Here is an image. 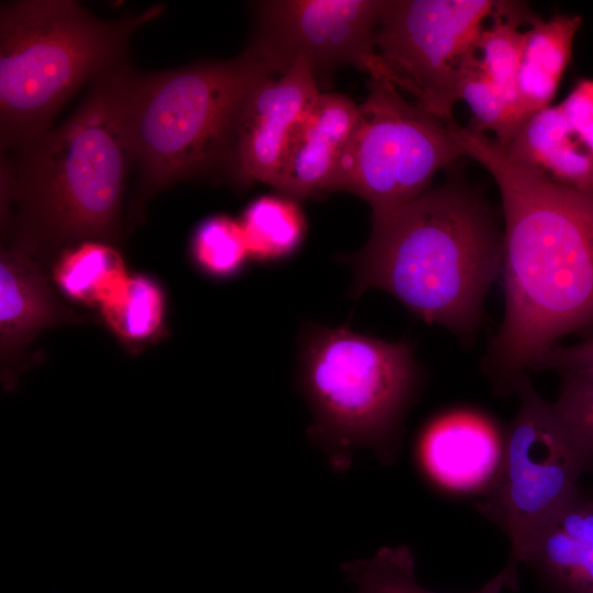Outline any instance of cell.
<instances>
[{
    "instance_id": "6da1fadb",
    "label": "cell",
    "mask_w": 593,
    "mask_h": 593,
    "mask_svg": "<svg viewBox=\"0 0 593 593\" xmlns=\"http://www.w3.org/2000/svg\"><path fill=\"white\" fill-rule=\"evenodd\" d=\"M451 130L501 194L505 312L482 365L497 392L511 393L559 338L593 327V189L548 180L484 133Z\"/></svg>"
},
{
    "instance_id": "7a4b0ae2",
    "label": "cell",
    "mask_w": 593,
    "mask_h": 593,
    "mask_svg": "<svg viewBox=\"0 0 593 593\" xmlns=\"http://www.w3.org/2000/svg\"><path fill=\"white\" fill-rule=\"evenodd\" d=\"M128 65L103 75L58 127L1 155V227L13 245L47 264L94 240L118 245L133 156L125 114Z\"/></svg>"
},
{
    "instance_id": "3957f363",
    "label": "cell",
    "mask_w": 593,
    "mask_h": 593,
    "mask_svg": "<svg viewBox=\"0 0 593 593\" xmlns=\"http://www.w3.org/2000/svg\"><path fill=\"white\" fill-rule=\"evenodd\" d=\"M372 220L365 247L347 257L351 295L382 289L424 322L470 340L502 271L503 233L490 208L472 191L445 184Z\"/></svg>"
},
{
    "instance_id": "277c9868",
    "label": "cell",
    "mask_w": 593,
    "mask_h": 593,
    "mask_svg": "<svg viewBox=\"0 0 593 593\" xmlns=\"http://www.w3.org/2000/svg\"><path fill=\"white\" fill-rule=\"evenodd\" d=\"M275 75L247 46L226 60L125 72V114L137 187L132 217L175 183L222 177L234 123L249 91Z\"/></svg>"
},
{
    "instance_id": "5b68a950",
    "label": "cell",
    "mask_w": 593,
    "mask_h": 593,
    "mask_svg": "<svg viewBox=\"0 0 593 593\" xmlns=\"http://www.w3.org/2000/svg\"><path fill=\"white\" fill-rule=\"evenodd\" d=\"M164 11L102 20L71 0H18L0 8V148L51 128L83 83L127 66L132 34Z\"/></svg>"
},
{
    "instance_id": "8992f818",
    "label": "cell",
    "mask_w": 593,
    "mask_h": 593,
    "mask_svg": "<svg viewBox=\"0 0 593 593\" xmlns=\"http://www.w3.org/2000/svg\"><path fill=\"white\" fill-rule=\"evenodd\" d=\"M299 382L313 412L309 436L336 471L349 468L356 447L372 448L383 465L394 462L421 387L410 343L346 325L312 326L302 339Z\"/></svg>"
},
{
    "instance_id": "52a82bcc",
    "label": "cell",
    "mask_w": 593,
    "mask_h": 593,
    "mask_svg": "<svg viewBox=\"0 0 593 593\" xmlns=\"http://www.w3.org/2000/svg\"><path fill=\"white\" fill-rule=\"evenodd\" d=\"M516 392L519 406L503 439L499 468L481 492L477 510L510 541L504 568L518 582V568L547 523L567 504L593 452L568 427L553 403L544 400L527 376Z\"/></svg>"
},
{
    "instance_id": "ba28073f",
    "label": "cell",
    "mask_w": 593,
    "mask_h": 593,
    "mask_svg": "<svg viewBox=\"0 0 593 593\" xmlns=\"http://www.w3.org/2000/svg\"><path fill=\"white\" fill-rule=\"evenodd\" d=\"M450 124L406 100L393 85L371 78L329 191L360 197L372 217L401 208L428 190L440 169L463 157Z\"/></svg>"
},
{
    "instance_id": "9c48e42d",
    "label": "cell",
    "mask_w": 593,
    "mask_h": 593,
    "mask_svg": "<svg viewBox=\"0 0 593 593\" xmlns=\"http://www.w3.org/2000/svg\"><path fill=\"white\" fill-rule=\"evenodd\" d=\"M508 1L385 0L374 46L373 79L410 93L446 123L460 100L462 74L482 31Z\"/></svg>"
},
{
    "instance_id": "30bf717a",
    "label": "cell",
    "mask_w": 593,
    "mask_h": 593,
    "mask_svg": "<svg viewBox=\"0 0 593 593\" xmlns=\"http://www.w3.org/2000/svg\"><path fill=\"white\" fill-rule=\"evenodd\" d=\"M385 0H272L254 3L248 46L273 75L298 59L310 66L320 87L337 67L378 71L374 37Z\"/></svg>"
},
{
    "instance_id": "8fae6325",
    "label": "cell",
    "mask_w": 593,
    "mask_h": 593,
    "mask_svg": "<svg viewBox=\"0 0 593 593\" xmlns=\"http://www.w3.org/2000/svg\"><path fill=\"white\" fill-rule=\"evenodd\" d=\"M321 94L303 59L278 79L259 81L236 116L222 177L236 188L258 181L275 187L292 139Z\"/></svg>"
},
{
    "instance_id": "7c38bea8",
    "label": "cell",
    "mask_w": 593,
    "mask_h": 593,
    "mask_svg": "<svg viewBox=\"0 0 593 593\" xmlns=\"http://www.w3.org/2000/svg\"><path fill=\"white\" fill-rule=\"evenodd\" d=\"M81 318L54 293L42 265L13 245L0 254V357L5 390L18 385L22 357L44 329Z\"/></svg>"
},
{
    "instance_id": "4fadbf2b",
    "label": "cell",
    "mask_w": 593,
    "mask_h": 593,
    "mask_svg": "<svg viewBox=\"0 0 593 593\" xmlns=\"http://www.w3.org/2000/svg\"><path fill=\"white\" fill-rule=\"evenodd\" d=\"M357 112L358 105L349 97L321 92L292 139L273 188L293 200L329 191Z\"/></svg>"
},
{
    "instance_id": "5bb4252c",
    "label": "cell",
    "mask_w": 593,
    "mask_h": 593,
    "mask_svg": "<svg viewBox=\"0 0 593 593\" xmlns=\"http://www.w3.org/2000/svg\"><path fill=\"white\" fill-rule=\"evenodd\" d=\"M503 440L493 425L472 413H456L433 422L419 441V458L437 484L456 491L480 490L493 479Z\"/></svg>"
},
{
    "instance_id": "9a60e30c",
    "label": "cell",
    "mask_w": 593,
    "mask_h": 593,
    "mask_svg": "<svg viewBox=\"0 0 593 593\" xmlns=\"http://www.w3.org/2000/svg\"><path fill=\"white\" fill-rule=\"evenodd\" d=\"M522 564L549 593H593V496L579 488L538 534Z\"/></svg>"
},
{
    "instance_id": "2e32d148",
    "label": "cell",
    "mask_w": 593,
    "mask_h": 593,
    "mask_svg": "<svg viewBox=\"0 0 593 593\" xmlns=\"http://www.w3.org/2000/svg\"><path fill=\"white\" fill-rule=\"evenodd\" d=\"M502 148L512 160L550 181L593 189V155L569 124L560 104L530 116Z\"/></svg>"
},
{
    "instance_id": "e0dca14e",
    "label": "cell",
    "mask_w": 593,
    "mask_h": 593,
    "mask_svg": "<svg viewBox=\"0 0 593 593\" xmlns=\"http://www.w3.org/2000/svg\"><path fill=\"white\" fill-rule=\"evenodd\" d=\"M582 19L556 14L536 16L523 31V48L516 79L517 118L521 127L538 111L551 105L572 55Z\"/></svg>"
},
{
    "instance_id": "ac0fdd59",
    "label": "cell",
    "mask_w": 593,
    "mask_h": 593,
    "mask_svg": "<svg viewBox=\"0 0 593 593\" xmlns=\"http://www.w3.org/2000/svg\"><path fill=\"white\" fill-rule=\"evenodd\" d=\"M52 277L69 299L100 309L116 302L130 280L116 247L94 240L61 251L53 262Z\"/></svg>"
},
{
    "instance_id": "d6986e66",
    "label": "cell",
    "mask_w": 593,
    "mask_h": 593,
    "mask_svg": "<svg viewBox=\"0 0 593 593\" xmlns=\"http://www.w3.org/2000/svg\"><path fill=\"white\" fill-rule=\"evenodd\" d=\"M342 570L354 593H437L423 586L415 575V558L405 545L382 547L368 559L343 563ZM519 585L503 568L482 586L467 593H502L507 589L518 590Z\"/></svg>"
},
{
    "instance_id": "ffe728a7",
    "label": "cell",
    "mask_w": 593,
    "mask_h": 593,
    "mask_svg": "<svg viewBox=\"0 0 593 593\" xmlns=\"http://www.w3.org/2000/svg\"><path fill=\"white\" fill-rule=\"evenodd\" d=\"M239 223L249 257L257 260H276L290 255L301 243L305 230L300 208L284 195L255 199Z\"/></svg>"
},
{
    "instance_id": "44dd1931",
    "label": "cell",
    "mask_w": 593,
    "mask_h": 593,
    "mask_svg": "<svg viewBox=\"0 0 593 593\" xmlns=\"http://www.w3.org/2000/svg\"><path fill=\"white\" fill-rule=\"evenodd\" d=\"M534 18L525 4L508 1L506 8L486 24L477 46L480 66L512 105L518 130L516 79L523 48L519 26L523 22L530 23Z\"/></svg>"
},
{
    "instance_id": "7402d4cb",
    "label": "cell",
    "mask_w": 593,
    "mask_h": 593,
    "mask_svg": "<svg viewBox=\"0 0 593 593\" xmlns=\"http://www.w3.org/2000/svg\"><path fill=\"white\" fill-rule=\"evenodd\" d=\"M165 294L153 278L130 277L124 294L114 303L100 309L109 329L127 346L155 339L163 331Z\"/></svg>"
},
{
    "instance_id": "603a6c76",
    "label": "cell",
    "mask_w": 593,
    "mask_h": 593,
    "mask_svg": "<svg viewBox=\"0 0 593 593\" xmlns=\"http://www.w3.org/2000/svg\"><path fill=\"white\" fill-rule=\"evenodd\" d=\"M460 100H463L471 113L468 127L484 133L492 132L494 139L506 146L518 131L515 113L503 93L482 70L477 53L465 67Z\"/></svg>"
},
{
    "instance_id": "cb8c5ba5",
    "label": "cell",
    "mask_w": 593,
    "mask_h": 593,
    "mask_svg": "<svg viewBox=\"0 0 593 593\" xmlns=\"http://www.w3.org/2000/svg\"><path fill=\"white\" fill-rule=\"evenodd\" d=\"M191 255L199 269L211 277L235 275L249 257L240 223L227 215L205 219L192 236Z\"/></svg>"
},
{
    "instance_id": "d4e9b609",
    "label": "cell",
    "mask_w": 593,
    "mask_h": 593,
    "mask_svg": "<svg viewBox=\"0 0 593 593\" xmlns=\"http://www.w3.org/2000/svg\"><path fill=\"white\" fill-rule=\"evenodd\" d=\"M561 387L553 405L568 427L593 452V369L560 371Z\"/></svg>"
},
{
    "instance_id": "484cf974",
    "label": "cell",
    "mask_w": 593,
    "mask_h": 593,
    "mask_svg": "<svg viewBox=\"0 0 593 593\" xmlns=\"http://www.w3.org/2000/svg\"><path fill=\"white\" fill-rule=\"evenodd\" d=\"M559 104L573 131L593 155V79H580Z\"/></svg>"
},
{
    "instance_id": "4316f807",
    "label": "cell",
    "mask_w": 593,
    "mask_h": 593,
    "mask_svg": "<svg viewBox=\"0 0 593 593\" xmlns=\"http://www.w3.org/2000/svg\"><path fill=\"white\" fill-rule=\"evenodd\" d=\"M556 369L559 372L570 369H593V337L571 345L556 344L546 350L534 370Z\"/></svg>"
}]
</instances>
